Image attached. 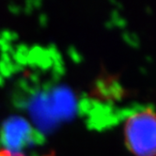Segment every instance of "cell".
<instances>
[{
    "instance_id": "6da1fadb",
    "label": "cell",
    "mask_w": 156,
    "mask_h": 156,
    "mask_svg": "<svg viewBox=\"0 0 156 156\" xmlns=\"http://www.w3.org/2000/svg\"><path fill=\"white\" fill-rule=\"evenodd\" d=\"M124 141L135 156H156V110L144 107L131 113L124 122Z\"/></svg>"
},
{
    "instance_id": "7a4b0ae2",
    "label": "cell",
    "mask_w": 156,
    "mask_h": 156,
    "mask_svg": "<svg viewBox=\"0 0 156 156\" xmlns=\"http://www.w3.org/2000/svg\"><path fill=\"white\" fill-rule=\"evenodd\" d=\"M0 156H24L20 153L13 152L12 151H8V150H0Z\"/></svg>"
}]
</instances>
